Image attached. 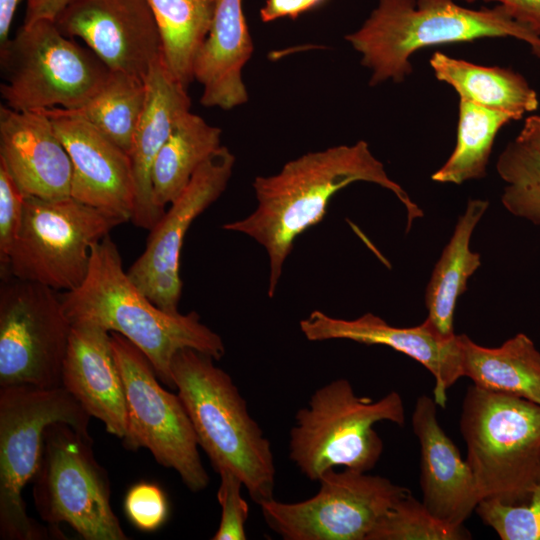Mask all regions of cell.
I'll use <instances>...</instances> for the list:
<instances>
[{"label": "cell", "instance_id": "cell-21", "mask_svg": "<svg viewBox=\"0 0 540 540\" xmlns=\"http://www.w3.org/2000/svg\"><path fill=\"white\" fill-rule=\"evenodd\" d=\"M62 387L91 417L101 420L108 433L120 439L125 436V389L109 331L93 324H72Z\"/></svg>", "mask_w": 540, "mask_h": 540}, {"label": "cell", "instance_id": "cell-32", "mask_svg": "<svg viewBox=\"0 0 540 540\" xmlns=\"http://www.w3.org/2000/svg\"><path fill=\"white\" fill-rule=\"evenodd\" d=\"M475 512L502 540H540V485L529 500L505 504L495 499L481 500Z\"/></svg>", "mask_w": 540, "mask_h": 540}, {"label": "cell", "instance_id": "cell-23", "mask_svg": "<svg viewBox=\"0 0 540 540\" xmlns=\"http://www.w3.org/2000/svg\"><path fill=\"white\" fill-rule=\"evenodd\" d=\"M462 377L491 392L527 399L540 405V352L524 333L502 345L484 347L458 335Z\"/></svg>", "mask_w": 540, "mask_h": 540}, {"label": "cell", "instance_id": "cell-10", "mask_svg": "<svg viewBox=\"0 0 540 540\" xmlns=\"http://www.w3.org/2000/svg\"><path fill=\"white\" fill-rule=\"evenodd\" d=\"M34 506L53 528L68 524L86 540H126L110 502L106 471L92 438L65 422L48 425L33 477Z\"/></svg>", "mask_w": 540, "mask_h": 540}, {"label": "cell", "instance_id": "cell-36", "mask_svg": "<svg viewBox=\"0 0 540 540\" xmlns=\"http://www.w3.org/2000/svg\"><path fill=\"white\" fill-rule=\"evenodd\" d=\"M466 3L495 2L501 5L519 23L540 36V0H457Z\"/></svg>", "mask_w": 540, "mask_h": 540}, {"label": "cell", "instance_id": "cell-40", "mask_svg": "<svg viewBox=\"0 0 540 540\" xmlns=\"http://www.w3.org/2000/svg\"><path fill=\"white\" fill-rule=\"evenodd\" d=\"M517 138L540 149V115L527 117Z\"/></svg>", "mask_w": 540, "mask_h": 540}, {"label": "cell", "instance_id": "cell-29", "mask_svg": "<svg viewBox=\"0 0 540 540\" xmlns=\"http://www.w3.org/2000/svg\"><path fill=\"white\" fill-rule=\"evenodd\" d=\"M146 101L145 79L111 71L104 86L84 105L69 110L127 153Z\"/></svg>", "mask_w": 540, "mask_h": 540}, {"label": "cell", "instance_id": "cell-34", "mask_svg": "<svg viewBox=\"0 0 540 540\" xmlns=\"http://www.w3.org/2000/svg\"><path fill=\"white\" fill-rule=\"evenodd\" d=\"M124 511L136 528L150 532L165 523L169 506L165 493L157 484L139 482L127 491Z\"/></svg>", "mask_w": 540, "mask_h": 540}, {"label": "cell", "instance_id": "cell-19", "mask_svg": "<svg viewBox=\"0 0 540 540\" xmlns=\"http://www.w3.org/2000/svg\"><path fill=\"white\" fill-rule=\"evenodd\" d=\"M436 402L420 396L412 428L420 444V485L423 504L441 521L463 526L481 501L470 466L437 420Z\"/></svg>", "mask_w": 540, "mask_h": 540}, {"label": "cell", "instance_id": "cell-31", "mask_svg": "<svg viewBox=\"0 0 540 540\" xmlns=\"http://www.w3.org/2000/svg\"><path fill=\"white\" fill-rule=\"evenodd\" d=\"M470 532L432 515L411 493L399 499L376 523L366 540H466Z\"/></svg>", "mask_w": 540, "mask_h": 540}, {"label": "cell", "instance_id": "cell-27", "mask_svg": "<svg viewBox=\"0 0 540 540\" xmlns=\"http://www.w3.org/2000/svg\"><path fill=\"white\" fill-rule=\"evenodd\" d=\"M158 25L162 59L185 88L194 80L193 66L215 14L218 0H146Z\"/></svg>", "mask_w": 540, "mask_h": 540}, {"label": "cell", "instance_id": "cell-4", "mask_svg": "<svg viewBox=\"0 0 540 540\" xmlns=\"http://www.w3.org/2000/svg\"><path fill=\"white\" fill-rule=\"evenodd\" d=\"M215 359L192 348L179 350L171 372L175 389L199 447L218 473L228 469L258 505L274 498L275 463L271 443L251 417L232 378Z\"/></svg>", "mask_w": 540, "mask_h": 540}, {"label": "cell", "instance_id": "cell-30", "mask_svg": "<svg viewBox=\"0 0 540 540\" xmlns=\"http://www.w3.org/2000/svg\"><path fill=\"white\" fill-rule=\"evenodd\" d=\"M496 167L506 182L503 206L514 216L540 225V149L516 137L502 151Z\"/></svg>", "mask_w": 540, "mask_h": 540}, {"label": "cell", "instance_id": "cell-13", "mask_svg": "<svg viewBox=\"0 0 540 540\" xmlns=\"http://www.w3.org/2000/svg\"><path fill=\"white\" fill-rule=\"evenodd\" d=\"M318 482V492L306 500L262 502L269 528L285 540H366L381 517L411 493L385 477L347 468L329 469Z\"/></svg>", "mask_w": 540, "mask_h": 540}, {"label": "cell", "instance_id": "cell-2", "mask_svg": "<svg viewBox=\"0 0 540 540\" xmlns=\"http://www.w3.org/2000/svg\"><path fill=\"white\" fill-rule=\"evenodd\" d=\"M61 297L71 324H93L121 334L146 355L169 388L175 389L171 363L179 350L192 348L215 360L225 353L221 336L203 324L197 312H167L135 285L110 235L92 248L82 284Z\"/></svg>", "mask_w": 540, "mask_h": 540}, {"label": "cell", "instance_id": "cell-14", "mask_svg": "<svg viewBox=\"0 0 540 540\" xmlns=\"http://www.w3.org/2000/svg\"><path fill=\"white\" fill-rule=\"evenodd\" d=\"M234 163L235 156L226 146H220L203 162L150 230L144 251L127 270L135 285L167 312H179L180 256L185 235L193 221L224 192Z\"/></svg>", "mask_w": 540, "mask_h": 540}, {"label": "cell", "instance_id": "cell-7", "mask_svg": "<svg viewBox=\"0 0 540 540\" xmlns=\"http://www.w3.org/2000/svg\"><path fill=\"white\" fill-rule=\"evenodd\" d=\"M6 106L18 111L75 110L106 83L111 70L88 47L63 34L56 23H23L0 46Z\"/></svg>", "mask_w": 540, "mask_h": 540}, {"label": "cell", "instance_id": "cell-33", "mask_svg": "<svg viewBox=\"0 0 540 540\" xmlns=\"http://www.w3.org/2000/svg\"><path fill=\"white\" fill-rule=\"evenodd\" d=\"M220 485L217 499L221 506V519L213 540H245L249 506L241 495L244 486L240 478L228 469L218 472Z\"/></svg>", "mask_w": 540, "mask_h": 540}, {"label": "cell", "instance_id": "cell-1", "mask_svg": "<svg viewBox=\"0 0 540 540\" xmlns=\"http://www.w3.org/2000/svg\"><path fill=\"white\" fill-rule=\"evenodd\" d=\"M358 181L395 194L407 211V231L415 219L423 217L420 207L387 175L363 140L308 152L284 164L278 173L254 179L255 210L222 228L245 234L264 247L269 260V297L277 290L297 237L323 219L334 194Z\"/></svg>", "mask_w": 540, "mask_h": 540}, {"label": "cell", "instance_id": "cell-35", "mask_svg": "<svg viewBox=\"0 0 540 540\" xmlns=\"http://www.w3.org/2000/svg\"><path fill=\"white\" fill-rule=\"evenodd\" d=\"M25 195L17 186L5 164L0 161V265L6 269L17 238L24 212Z\"/></svg>", "mask_w": 540, "mask_h": 540}, {"label": "cell", "instance_id": "cell-22", "mask_svg": "<svg viewBox=\"0 0 540 540\" xmlns=\"http://www.w3.org/2000/svg\"><path fill=\"white\" fill-rule=\"evenodd\" d=\"M253 51L242 0H218L210 30L193 66L194 79L203 88V106L230 110L247 102L242 69Z\"/></svg>", "mask_w": 540, "mask_h": 540}, {"label": "cell", "instance_id": "cell-18", "mask_svg": "<svg viewBox=\"0 0 540 540\" xmlns=\"http://www.w3.org/2000/svg\"><path fill=\"white\" fill-rule=\"evenodd\" d=\"M0 161L25 196L46 200L71 196L72 163L43 110L0 106Z\"/></svg>", "mask_w": 540, "mask_h": 540}, {"label": "cell", "instance_id": "cell-25", "mask_svg": "<svg viewBox=\"0 0 540 540\" xmlns=\"http://www.w3.org/2000/svg\"><path fill=\"white\" fill-rule=\"evenodd\" d=\"M430 65L436 78L451 85L460 98L507 112L516 120L539 106L536 91L512 69L477 65L440 52L431 56Z\"/></svg>", "mask_w": 540, "mask_h": 540}, {"label": "cell", "instance_id": "cell-15", "mask_svg": "<svg viewBox=\"0 0 540 540\" xmlns=\"http://www.w3.org/2000/svg\"><path fill=\"white\" fill-rule=\"evenodd\" d=\"M80 38L111 70L145 79L162 57L161 37L146 0H73L55 21Z\"/></svg>", "mask_w": 540, "mask_h": 540}, {"label": "cell", "instance_id": "cell-16", "mask_svg": "<svg viewBox=\"0 0 540 540\" xmlns=\"http://www.w3.org/2000/svg\"><path fill=\"white\" fill-rule=\"evenodd\" d=\"M72 163L71 197L131 221L135 187L129 155L92 124L62 108L43 110Z\"/></svg>", "mask_w": 540, "mask_h": 540}, {"label": "cell", "instance_id": "cell-37", "mask_svg": "<svg viewBox=\"0 0 540 540\" xmlns=\"http://www.w3.org/2000/svg\"><path fill=\"white\" fill-rule=\"evenodd\" d=\"M323 2L325 0H266L260 9V18L263 22H271L284 17L297 18Z\"/></svg>", "mask_w": 540, "mask_h": 540}, {"label": "cell", "instance_id": "cell-3", "mask_svg": "<svg viewBox=\"0 0 540 540\" xmlns=\"http://www.w3.org/2000/svg\"><path fill=\"white\" fill-rule=\"evenodd\" d=\"M457 0H378L362 26L345 36L371 70L370 86L401 83L413 70L410 57L421 48L480 38L513 37L540 59V36L501 5L479 10Z\"/></svg>", "mask_w": 540, "mask_h": 540}, {"label": "cell", "instance_id": "cell-24", "mask_svg": "<svg viewBox=\"0 0 540 540\" xmlns=\"http://www.w3.org/2000/svg\"><path fill=\"white\" fill-rule=\"evenodd\" d=\"M489 202L470 199L453 234L431 274L426 288V320L445 338H453L454 313L458 298L466 291L468 279L481 265V256L470 249V241Z\"/></svg>", "mask_w": 540, "mask_h": 540}, {"label": "cell", "instance_id": "cell-41", "mask_svg": "<svg viewBox=\"0 0 540 540\" xmlns=\"http://www.w3.org/2000/svg\"><path fill=\"white\" fill-rule=\"evenodd\" d=\"M536 483L538 485H540V468H539V471H538V474H537V480H536Z\"/></svg>", "mask_w": 540, "mask_h": 540}, {"label": "cell", "instance_id": "cell-8", "mask_svg": "<svg viewBox=\"0 0 540 540\" xmlns=\"http://www.w3.org/2000/svg\"><path fill=\"white\" fill-rule=\"evenodd\" d=\"M90 415L64 388L0 387V537L44 540L50 533L27 514L23 489L39 465L48 425L65 422L89 435Z\"/></svg>", "mask_w": 540, "mask_h": 540}, {"label": "cell", "instance_id": "cell-20", "mask_svg": "<svg viewBox=\"0 0 540 540\" xmlns=\"http://www.w3.org/2000/svg\"><path fill=\"white\" fill-rule=\"evenodd\" d=\"M145 83V106L128 152L135 187L130 222L150 231L165 212L154 202L153 165L179 120L190 111L191 99L187 88L170 73L162 57L151 66Z\"/></svg>", "mask_w": 540, "mask_h": 540}, {"label": "cell", "instance_id": "cell-17", "mask_svg": "<svg viewBox=\"0 0 540 540\" xmlns=\"http://www.w3.org/2000/svg\"><path fill=\"white\" fill-rule=\"evenodd\" d=\"M300 330L309 341L342 339L384 345L409 356L433 375L434 400L442 408L448 389L462 377L458 335L445 338L428 320L413 327H396L372 313L346 320L315 310L300 321Z\"/></svg>", "mask_w": 540, "mask_h": 540}, {"label": "cell", "instance_id": "cell-12", "mask_svg": "<svg viewBox=\"0 0 540 540\" xmlns=\"http://www.w3.org/2000/svg\"><path fill=\"white\" fill-rule=\"evenodd\" d=\"M71 329L58 291L6 277L0 289V387H61Z\"/></svg>", "mask_w": 540, "mask_h": 540}, {"label": "cell", "instance_id": "cell-5", "mask_svg": "<svg viewBox=\"0 0 540 540\" xmlns=\"http://www.w3.org/2000/svg\"><path fill=\"white\" fill-rule=\"evenodd\" d=\"M460 429L481 500L527 502L540 468V405L471 385Z\"/></svg>", "mask_w": 540, "mask_h": 540}, {"label": "cell", "instance_id": "cell-38", "mask_svg": "<svg viewBox=\"0 0 540 540\" xmlns=\"http://www.w3.org/2000/svg\"><path fill=\"white\" fill-rule=\"evenodd\" d=\"M73 0H26L24 23L47 19L56 21L61 12Z\"/></svg>", "mask_w": 540, "mask_h": 540}, {"label": "cell", "instance_id": "cell-39", "mask_svg": "<svg viewBox=\"0 0 540 540\" xmlns=\"http://www.w3.org/2000/svg\"><path fill=\"white\" fill-rule=\"evenodd\" d=\"M22 0H0V46L9 38L11 24Z\"/></svg>", "mask_w": 540, "mask_h": 540}, {"label": "cell", "instance_id": "cell-6", "mask_svg": "<svg viewBox=\"0 0 540 540\" xmlns=\"http://www.w3.org/2000/svg\"><path fill=\"white\" fill-rule=\"evenodd\" d=\"M380 421L404 424L399 393L373 400L356 395L347 379L333 380L297 411L289 433V457L311 481L336 467L367 472L383 452V441L373 429Z\"/></svg>", "mask_w": 540, "mask_h": 540}, {"label": "cell", "instance_id": "cell-28", "mask_svg": "<svg viewBox=\"0 0 540 540\" xmlns=\"http://www.w3.org/2000/svg\"><path fill=\"white\" fill-rule=\"evenodd\" d=\"M512 120L516 119L507 112L460 98L456 146L431 179L439 183L462 184L485 177L495 137Z\"/></svg>", "mask_w": 540, "mask_h": 540}, {"label": "cell", "instance_id": "cell-26", "mask_svg": "<svg viewBox=\"0 0 540 540\" xmlns=\"http://www.w3.org/2000/svg\"><path fill=\"white\" fill-rule=\"evenodd\" d=\"M222 130L189 111L159 151L152 170L154 202L162 211L187 187L197 169L221 145Z\"/></svg>", "mask_w": 540, "mask_h": 540}, {"label": "cell", "instance_id": "cell-11", "mask_svg": "<svg viewBox=\"0 0 540 540\" xmlns=\"http://www.w3.org/2000/svg\"><path fill=\"white\" fill-rule=\"evenodd\" d=\"M113 352L124 383L127 429L121 439L129 450L148 449L162 466L178 473L192 492L206 489L198 441L178 394L160 383L146 355L127 338L110 332Z\"/></svg>", "mask_w": 540, "mask_h": 540}, {"label": "cell", "instance_id": "cell-9", "mask_svg": "<svg viewBox=\"0 0 540 540\" xmlns=\"http://www.w3.org/2000/svg\"><path fill=\"white\" fill-rule=\"evenodd\" d=\"M125 223L71 196L46 200L26 196L22 223L2 277L69 292L84 281L92 248Z\"/></svg>", "mask_w": 540, "mask_h": 540}]
</instances>
